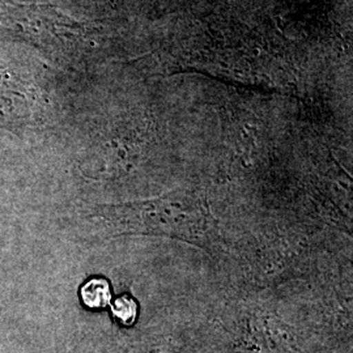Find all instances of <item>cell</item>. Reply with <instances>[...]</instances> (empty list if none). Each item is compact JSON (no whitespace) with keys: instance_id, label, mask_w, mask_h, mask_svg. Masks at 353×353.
I'll return each instance as SVG.
<instances>
[{"instance_id":"obj_1","label":"cell","mask_w":353,"mask_h":353,"mask_svg":"<svg viewBox=\"0 0 353 353\" xmlns=\"http://www.w3.org/2000/svg\"><path fill=\"white\" fill-rule=\"evenodd\" d=\"M80 296L81 301L89 309H102L110 303V285L105 279H90L83 285L80 290Z\"/></svg>"},{"instance_id":"obj_2","label":"cell","mask_w":353,"mask_h":353,"mask_svg":"<svg viewBox=\"0 0 353 353\" xmlns=\"http://www.w3.org/2000/svg\"><path fill=\"white\" fill-rule=\"evenodd\" d=\"M112 312L119 323L132 326L138 318V303L131 296H121L112 305Z\"/></svg>"}]
</instances>
